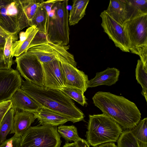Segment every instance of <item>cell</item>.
<instances>
[{
    "instance_id": "6da1fadb",
    "label": "cell",
    "mask_w": 147,
    "mask_h": 147,
    "mask_svg": "<svg viewBox=\"0 0 147 147\" xmlns=\"http://www.w3.org/2000/svg\"><path fill=\"white\" fill-rule=\"evenodd\" d=\"M20 88L41 108L59 113L74 123L84 119L85 115L83 112L61 90L39 86L23 80Z\"/></svg>"
},
{
    "instance_id": "7a4b0ae2",
    "label": "cell",
    "mask_w": 147,
    "mask_h": 147,
    "mask_svg": "<svg viewBox=\"0 0 147 147\" xmlns=\"http://www.w3.org/2000/svg\"><path fill=\"white\" fill-rule=\"evenodd\" d=\"M94 105L124 128L130 129L141 120L136 105L122 96L109 92L96 93L92 98Z\"/></svg>"
},
{
    "instance_id": "3957f363",
    "label": "cell",
    "mask_w": 147,
    "mask_h": 147,
    "mask_svg": "<svg viewBox=\"0 0 147 147\" xmlns=\"http://www.w3.org/2000/svg\"><path fill=\"white\" fill-rule=\"evenodd\" d=\"M122 132L121 126L104 114L89 115L86 137L89 145L116 142Z\"/></svg>"
},
{
    "instance_id": "277c9868",
    "label": "cell",
    "mask_w": 147,
    "mask_h": 147,
    "mask_svg": "<svg viewBox=\"0 0 147 147\" xmlns=\"http://www.w3.org/2000/svg\"><path fill=\"white\" fill-rule=\"evenodd\" d=\"M68 0H55L48 13L46 36L48 40L61 46L69 42Z\"/></svg>"
},
{
    "instance_id": "5b68a950",
    "label": "cell",
    "mask_w": 147,
    "mask_h": 147,
    "mask_svg": "<svg viewBox=\"0 0 147 147\" xmlns=\"http://www.w3.org/2000/svg\"><path fill=\"white\" fill-rule=\"evenodd\" d=\"M28 26L20 0H0V26L14 40L18 32Z\"/></svg>"
},
{
    "instance_id": "8992f818",
    "label": "cell",
    "mask_w": 147,
    "mask_h": 147,
    "mask_svg": "<svg viewBox=\"0 0 147 147\" xmlns=\"http://www.w3.org/2000/svg\"><path fill=\"white\" fill-rule=\"evenodd\" d=\"M123 26L130 52L139 56L144 65L147 67V14L127 21Z\"/></svg>"
},
{
    "instance_id": "52a82bcc",
    "label": "cell",
    "mask_w": 147,
    "mask_h": 147,
    "mask_svg": "<svg viewBox=\"0 0 147 147\" xmlns=\"http://www.w3.org/2000/svg\"><path fill=\"white\" fill-rule=\"evenodd\" d=\"M62 141L57 127L31 126L21 136L20 147H60Z\"/></svg>"
},
{
    "instance_id": "ba28073f",
    "label": "cell",
    "mask_w": 147,
    "mask_h": 147,
    "mask_svg": "<svg viewBox=\"0 0 147 147\" xmlns=\"http://www.w3.org/2000/svg\"><path fill=\"white\" fill-rule=\"evenodd\" d=\"M69 47V45L61 46L48 41L45 44L29 49L26 52L36 56L42 63L58 60L67 62L76 67L74 56L68 51Z\"/></svg>"
},
{
    "instance_id": "9c48e42d",
    "label": "cell",
    "mask_w": 147,
    "mask_h": 147,
    "mask_svg": "<svg viewBox=\"0 0 147 147\" xmlns=\"http://www.w3.org/2000/svg\"><path fill=\"white\" fill-rule=\"evenodd\" d=\"M17 70L26 80L37 86H44L42 63L35 55L25 52L16 57Z\"/></svg>"
},
{
    "instance_id": "30bf717a",
    "label": "cell",
    "mask_w": 147,
    "mask_h": 147,
    "mask_svg": "<svg viewBox=\"0 0 147 147\" xmlns=\"http://www.w3.org/2000/svg\"><path fill=\"white\" fill-rule=\"evenodd\" d=\"M101 26L104 31L114 42L115 46L122 51L129 52V44L124 26L115 21L104 10L100 15Z\"/></svg>"
},
{
    "instance_id": "8fae6325",
    "label": "cell",
    "mask_w": 147,
    "mask_h": 147,
    "mask_svg": "<svg viewBox=\"0 0 147 147\" xmlns=\"http://www.w3.org/2000/svg\"><path fill=\"white\" fill-rule=\"evenodd\" d=\"M22 79L19 72L11 68L0 70V103L10 100L20 88Z\"/></svg>"
},
{
    "instance_id": "7c38bea8",
    "label": "cell",
    "mask_w": 147,
    "mask_h": 147,
    "mask_svg": "<svg viewBox=\"0 0 147 147\" xmlns=\"http://www.w3.org/2000/svg\"><path fill=\"white\" fill-rule=\"evenodd\" d=\"M66 87L76 89L84 93L88 88V76L69 63L61 62Z\"/></svg>"
},
{
    "instance_id": "4fadbf2b",
    "label": "cell",
    "mask_w": 147,
    "mask_h": 147,
    "mask_svg": "<svg viewBox=\"0 0 147 147\" xmlns=\"http://www.w3.org/2000/svg\"><path fill=\"white\" fill-rule=\"evenodd\" d=\"M44 86L61 90L64 87V79L60 61L55 60L42 63Z\"/></svg>"
},
{
    "instance_id": "5bb4252c",
    "label": "cell",
    "mask_w": 147,
    "mask_h": 147,
    "mask_svg": "<svg viewBox=\"0 0 147 147\" xmlns=\"http://www.w3.org/2000/svg\"><path fill=\"white\" fill-rule=\"evenodd\" d=\"M10 100L12 102L15 112L16 111H24L34 113L38 111L41 108L35 100L20 88L16 91Z\"/></svg>"
},
{
    "instance_id": "9a60e30c",
    "label": "cell",
    "mask_w": 147,
    "mask_h": 147,
    "mask_svg": "<svg viewBox=\"0 0 147 147\" xmlns=\"http://www.w3.org/2000/svg\"><path fill=\"white\" fill-rule=\"evenodd\" d=\"M120 73V71L115 67H107L103 71L97 72L94 78L89 80L88 88L114 84L118 80Z\"/></svg>"
},
{
    "instance_id": "2e32d148",
    "label": "cell",
    "mask_w": 147,
    "mask_h": 147,
    "mask_svg": "<svg viewBox=\"0 0 147 147\" xmlns=\"http://www.w3.org/2000/svg\"><path fill=\"white\" fill-rule=\"evenodd\" d=\"M33 113L16 111L13 117V133L17 136H22L31 127L36 119Z\"/></svg>"
},
{
    "instance_id": "e0dca14e",
    "label": "cell",
    "mask_w": 147,
    "mask_h": 147,
    "mask_svg": "<svg viewBox=\"0 0 147 147\" xmlns=\"http://www.w3.org/2000/svg\"><path fill=\"white\" fill-rule=\"evenodd\" d=\"M38 30L34 26L28 28L25 32L20 34V39L14 41L12 47V57H16L26 52L31 42Z\"/></svg>"
},
{
    "instance_id": "ac0fdd59",
    "label": "cell",
    "mask_w": 147,
    "mask_h": 147,
    "mask_svg": "<svg viewBox=\"0 0 147 147\" xmlns=\"http://www.w3.org/2000/svg\"><path fill=\"white\" fill-rule=\"evenodd\" d=\"M40 125H48L57 127L69 121L65 117L49 109L41 108L37 112L34 113Z\"/></svg>"
},
{
    "instance_id": "d6986e66",
    "label": "cell",
    "mask_w": 147,
    "mask_h": 147,
    "mask_svg": "<svg viewBox=\"0 0 147 147\" xmlns=\"http://www.w3.org/2000/svg\"><path fill=\"white\" fill-rule=\"evenodd\" d=\"M126 21L147 14V0H125Z\"/></svg>"
},
{
    "instance_id": "ffe728a7",
    "label": "cell",
    "mask_w": 147,
    "mask_h": 147,
    "mask_svg": "<svg viewBox=\"0 0 147 147\" xmlns=\"http://www.w3.org/2000/svg\"><path fill=\"white\" fill-rule=\"evenodd\" d=\"M125 0H112L105 11L115 21L123 26L126 22Z\"/></svg>"
},
{
    "instance_id": "44dd1931",
    "label": "cell",
    "mask_w": 147,
    "mask_h": 147,
    "mask_svg": "<svg viewBox=\"0 0 147 147\" xmlns=\"http://www.w3.org/2000/svg\"><path fill=\"white\" fill-rule=\"evenodd\" d=\"M89 1L74 0L69 16V23L70 26L74 25L84 17Z\"/></svg>"
},
{
    "instance_id": "7402d4cb",
    "label": "cell",
    "mask_w": 147,
    "mask_h": 147,
    "mask_svg": "<svg viewBox=\"0 0 147 147\" xmlns=\"http://www.w3.org/2000/svg\"><path fill=\"white\" fill-rule=\"evenodd\" d=\"M14 109L12 106L4 116L0 124V146L7 140L10 134H13V117Z\"/></svg>"
},
{
    "instance_id": "603a6c76",
    "label": "cell",
    "mask_w": 147,
    "mask_h": 147,
    "mask_svg": "<svg viewBox=\"0 0 147 147\" xmlns=\"http://www.w3.org/2000/svg\"><path fill=\"white\" fill-rule=\"evenodd\" d=\"M40 1L36 12L29 26H35L38 31L47 35V25L48 13L45 8L40 3Z\"/></svg>"
},
{
    "instance_id": "cb8c5ba5",
    "label": "cell",
    "mask_w": 147,
    "mask_h": 147,
    "mask_svg": "<svg viewBox=\"0 0 147 147\" xmlns=\"http://www.w3.org/2000/svg\"><path fill=\"white\" fill-rule=\"evenodd\" d=\"M130 130L139 147H147V118L140 120L136 126Z\"/></svg>"
},
{
    "instance_id": "d4e9b609",
    "label": "cell",
    "mask_w": 147,
    "mask_h": 147,
    "mask_svg": "<svg viewBox=\"0 0 147 147\" xmlns=\"http://www.w3.org/2000/svg\"><path fill=\"white\" fill-rule=\"evenodd\" d=\"M135 74L137 82L142 88L141 94L147 102V67L144 66L140 59L137 61Z\"/></svg>"
},
{
    "instance_id": "484cf974",
    "label": "cell",
    "mask_w": 147,
    "mask_h": 147,
    "mask_svg": "<svg viewBox=\"0 0 147 147\" xmlns=\"http://www.w3.org/2000/svg\"><path fill=\"white\" fill-rule=\"evenodd\" d=\"M57 131L66 142L73 141L75 142L81 138L78 136L77 128L74 125H59Z\"/></svg>"
},
{
    "instance_id": "4316f807",
    "label": "cell",
    "mask_w": 147,
    "mask_h": 147,
    "mask_svg": "<svg viewBox=\"0 0 147 147\" xmlns=\"http://www.w3.org/2000/svg\"><path fill=\"white\" fill-rule=\"evenodd\" d=\"M65 94L72 99L84 106L87 105V99L84 95V92L76 89L65 86L61 90Z\"/></svg>"
},
{
    "instance_id": "83f0119b",
    "label": "cell",
    "mask_w": 147,
    "mask_h": 147,
    "mask_svg": "<svg viewBox=\"0 0 147 147\" xmlns=\"http://www.w3.org/2000/svg\"><path fill=\"white\" fill-rule=\"evenodd\" d=\"M117 143V147H139L130 129L123 131Z\"/></svg>"
},
{
    "instance_id": "f1b7e54d",
    "label": "cell",
    "mask_w": 147,
    "mask_h": 147,
    "mask_svg": "<svg viewBox=\"0 0 147 147\" xmlns=\"http://www.w3.org/2000/svg\"><path fill=\"white\" fill-rule=\"evenodd\" d=\"M39 1L36 0H20L29 25L36 12Z\"/></svg>"
},
{
    "instance_id": "f546056e",
    "label": "cell",
    "mask_w": 147,
    "mask_h": 147,
    "mask_svg": "<svg viewBox=\"0 0 147 147\" xmlns=\"http://www.w3.org/2000/svg\"><path fill=\"white\" fill-rule=\"evenodd\" d=\"M14 40L11 35L6 38V42L3 49L4 57L7 63L10 68L13 64L12 57V47Z\"/></svg>"
},
{
    "instance_id": "4dcf8cb0",
    "label": "cell",
    "mask_w": 147,
    "mask_h": 147,
    "mask_svg": "<svg viewBox=\"0 0 147 147\" xmlns=\"http://www.w3.org/2000/svg\"><path fill=\"white\" fill-rule=\"evenodd\" d=\"M48 41L46 35L38 31L30 44L28 49L33 47L45 44Z\"/></svg>"
},
{
    "instance_id": "1f68e13d",
    "label": "cell",
    "mask_w": 147,
    "mask_h": 147,
    "mask_svg": "<svg viewBox=\"0 0 147 147\" xmlns=\"http://www.w3.org/2000/svg\"><path fill=\"white\" fill-rule=\"evenodd\" d=\"M21 136L15 135L10 138L7 140L0 147H20Z\"/></svg>"
},
{
    "instance_id": "d6a6232c",
    "label": "cell",
    "mask_w": 147,
    "mask_h": 147,
    "mask_svg": "<svg viewBox=\"0 0 147 147\" xmlns=\"http://www.w3.org/2000/svg\"><path fill=\"white\" fill-rule=\"evenodd\" d=\"M12 106V102L11 100L0 103V124L5 114Z\"/></svg>"
},
{
    "instance_id": "836d02e7",
    "label": "cell",
    "mask_w": 147,
    "mask_h": 147,
    "mask_svg": "<svg viewBox=\"0 0 147 147\" xmlns=\"http://www.w3.org/2000/svg\"><path fill=\"white\" fill-rule=\"evenodd\" d=\"M63 147H90V145L86 140L81 138L75 142H66Z\"/></svg>"
},
{
    "instance_id": "e575fe53",
    "label": "cell",
    "mask_w": 147,
    "mask_h": 147,
    "mask_svg": "<svg viewBox=\"0 0 147 147\" xmlns=\"http://www.w3.org/2000/svg\"><path fill=\"white\" fill-rule=\"evenodd\" d=\"M11 68L5 61L4 56L3 50H0V70L9 69Z\"/></svg>"
},
{
    "instance_id": "d590c367",
    "label": "cell",
    "mask_w": 147,
    "mask_h": 147,
    "mask_svg": "<svg viewBox=\"0 0 147 147\" xmlns=\"http://www.w3.org/2000/svg\"><path fill=\"white\" fill-rule=\"evenodd\" d=\"M55 0H49L46 1H41L40 3L47 11V13H49L51 10Z\"/></svg>"
},
{
    "instance_id": "8d00e7d4",
    "label": "cell",
    "mask_w": 147,
    "mask_h": 147,
    "mask_svg": "<svg viewBox=\"0 0 147 147\" xmlns=\"http://www.w3.org/2000/svg\"><path fill=\"white\" fill-rule=\"evenodd\" d=\"M6 38L0 35V50H3Z\"/></svg>"
},
{
    "instance_id": "74e56055",
    "label": "cell",
    "mask_w": 147,
    "mask_h": 147,
    "mask_svg": "<svg viewBox=\"0 0 147 147\" xmlns=\"http://www.w3.org/2000/svg\"><path fill=\"white\" fill-rule=\"evenodd\" d=\"M0 35L6 38L10 35L6 32L0 26Z\"/></svg>"
},
{
    "instance_id": "f35d334b",
    "label": "cell",
    "mask_w": 147,
    "mask_h": 147,
    "mask_svg": "<svg viewBox=\"0 0 147 147\" xmlns=\"http://www.w3.org/2000/svg\"><path fill=\"white\" fill-rule=\"evenodd\" d=\"M98 147H117V146L114 143L111 142L101 145Z\"/></svg>"
}]
</instances>
